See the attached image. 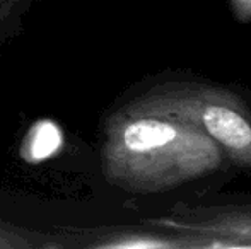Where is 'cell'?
I'll return each instance as SVG.
<instances>
[{
    "mask_svg": "<svg viewBox=\"0 0 251 249\" xmlns=\"http://www.w3.org/2000/svg\"><path fill=\"white\" fill-rule=\"evenodd\" d=\"M155 224L181 237L188 249L251 248V205L179 206Z\"/></svg>",
    "mask_w": 251,
    "mask_h": 249,
    "instance_id": "cell-3",
    "label": "cell"
},
{
    "mask_svg": "<svg viewBox=\"0 0 251 249\" xmlns=\"http://www.w3.org/2000/svg\"><path fill=\"white\" fill-rule=\"evenodd\" d=\"M139 111L193 125L214 140L224 159L251 169V113L227 89L203 82H171L144 99Z\"/></svg>",
    "mask_w": 251,
    "mask_h": 249,
    "instance_id": "cell-2",
    "label": "cell"
},
{
    "mask_svg": "<svg viewBox=\"0 0 251 249\" xmlns=\"http://www.w3.org/2000/svg\"><path fill=\"white\" fill-rule=\"evenodd\" d=\"M115 176L140 191H168L221 169L224 156L214 140L186 121L137 110L109 142Z\"/></svg>",
    "mask_w": 251,
    "mask_h": 249,
    "instance_id": "cell-1",
    "label": "cell"
},
{
    "mask_svg": "<svg viewBox=\"0 0 251 249\" xmlns=\"http://www.w3.org/2000/svg\"><path fill=\"white\" fill-rule=\"evenodd\" d=\"M229 9L239 24L251 23V0H229Z\"/></svg>",
    "mask_w": 251,
    "mask_h": 249,
    "instance_id": "cell-5",
    "label": "cell"
},
{
    "mask_svg": "<svg viewBox=\"0 0 251 249\" xmlns=\"http://www.w3.org/2000/svg\"><path fill=\"white\" fill-rule=\"evenodd\" d=\"M60 143H62V136H60V132L55 125H40V128L34 133L31 154H33L34 159H43V157L51 156L60 147Z\"/></svg>",
    "mask_w": 251,
    "mask_h": 249,
    "instance_id": "cell-4",
    "label": "cell"
}]
</instances>
